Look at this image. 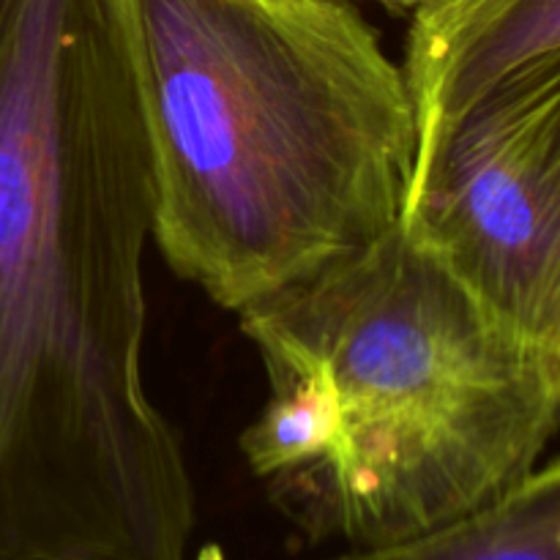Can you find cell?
Wrapping results in <instances>:
<instances>
[{"label": "cell", "instance_id": "obj_1", "mask_svg": "<svg viewBox=\"0 0 560 560\" xmlns=\"http://www.w3.org/2000/svg\"><path fill=\"white\" fill-rule=\"evenodd\" d=\"M153 186L109 0H0V560H189L145 381Z\"/></svg>", "mask_w": 560, "mask_h": 560}, {"label": "cell", "instance_id": "obj_2", "mask_svg": "<svg viewBox=\"0 0 560 560\" xmlns=\"http://www.w3.org/2000/svg\"><path fill=\"white\" fill-rule=\"evenodd\" d=\"M153 241L238 315L392 233L419 120L350 0H109Z\"/></svg>", "mask_w": 560, "mask_h": 560}, {"label": "cell", "instance_id": "obj_3", "mask_svg": "<svg viewBox=\"0 0 560 560\" xmlns=\"http://www.w3.org/2000/svg\"><path fill=\"white\" fill-rule=\"evenodd\" d=\"M238 323L268 377L241 452L312 541L392 545L479 512L560 430L545 350L399 224Z\"/></svg>", "mask_w": 560, "mask_h": 560}, {"label": "cell", "instance_id": "obj_4", "mask_svg": "<svg viewBox=\"0 0 560 560\" xmlns=\"http://www.w3.org/2000/svg\"><path fill=\"white\" fill-rule=\"evenodd\" d=\"M399 228L545 345L560 310V49L419 135Z\"/></svg>", "mask_w": 560, "mask_h": 560}, {"label": "cell", "instance_id": "obj_5", "mask_svg": "<svg viewBox=\"0 0 560 560\" xmlns=\"http://www.w3.org/2000/svg\"><path fill=\"white\" fill-rule=\"evenodd\" d=\"M552 49H560V0H421L402 60L419 135Z\"/></svg>", "mask_w": 560, "mask_h": 560}, {"label": "cell", "instance_id": "obj_6", "mask_svg": "<svg viewBox=\"0 0 560 560\" xmlns=\"http://www.w3.org/2000/svg\"><path fill=\"white\" fill-rule=\"evenodd\" d=\"M328 560H560V457L479 512Z\"/></svg>", "mask_w": 560, "mask_h": 560}, {"label": "cell", "instance_id": "obj_7", "mask_svg": "<svg viewBox=\"0 0 560 560\" xmlns=\"http://www.w3.org/2000/svg\"><path fill=\"white\" fill-rule=\"evenodd\" d=\"M541 350H545V359H547V364H550L552 381H556V386L560 392V310L556 315V323H552L550 334H547L545 345H541Z\"/></svg>", "mask_w": 560, "mask_h": 560}, {"label": "cell", "instance_id": "obj_8", "mask_svg": "<svg viewBox=\"0 0 560 560\" xmlns=\"http://www.w3.org/2000/svg\"><path fill=\"white\" fill-rule=\"evenodd\" d=\"M386 3H392V5H419L421 0H386Z\"/></svg>", "mask_w": 560, "mask_h": 560}, {"label": "cell", "instance_id": "obj_9", "mask_svg": "<svg viewBox=\"0 0 560 560\" xmlns=\"http://www.w3.org/2000/svg\"><path fill=\"white\" fill-rule=\"evenodd\" d=\"M381 3H386V0H381Z\"/></svg>", "mask_w": 560, "mask_h": 560}]
</instances>
